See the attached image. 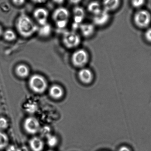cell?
Here are the masks:
<instances>
[{
	"instance_id": "cell-18",
	"label": "cell",
	"mask_w": 151,
	"mask_h": 151,
	"mask_svg": "<svg viewBox=\"0 0 151 151\" xmlns=\"http://www.w3.org/2000/svg\"><path fill=\"white\" fill-rule=\"evenodd\" d=\"M52 30V26L47 23L39 27L37 32L40 36L46 37L50 35Z\"/></svg>"
},
{
	"instance_id": "cell-24",
	"label": "cell",
	"mask_w": 151,
	"mask_h": 151,
	"mask_svg": "<svg viewBox=\"0 0 151 151\" xmlns=\"http://www.w3.org/2000/svg\"><path fill=\"white\" fill-rule=\"evenodd\" d=\"M145 39L148 42L151 43V28L147 29L145 32L144 35Z\"/></svg>"
},
{
	"instance_id": "cell-19",
	"label": "cell",
	"mask_w": 151,
	"mask_h": 151,
	"mask_svg": "<svg viewBox=\"0 0 151 151\" xmlns=\"http://www.w3.org/2000/svg\"><path fill=\"white\" fill-rule=\"evenodd\" d=\"M3 36L4 39L8 42L14 41L17 38V35L15 32L11 29L6 30L3 33Z\"/></svg>"
},
{
	"instance_id": "cell-12",
	"label": "cell",
	"mask_w": 151,
	"mask_h": 151,
	"mask_svg": "<svg viewBox=\"0 0 151 151\" xmlns=\"http://www.w3.org/2000/svg\"><path fill=\"white\" fill-rule=\"evenodd\" d=\"M79 29L83 37L88 38L92 36L95 32V25L90 23H83L80 25Z\"/></svg>"
},
{
	"instance_id": "cell-4",
	"label": "cell",
	"mask_w": 151,
	"mask_h": 151,
	"mask_svg": "<svg viewBox=\"0 0 151 151\" xmlns=\"http://www.w3.org/2000/svg\"><path fill=\"white\" fill-rule=\"evenodd\" d=\"M62 40L64 46L68 49L77 47L81 42L80 35L73 30L64 32Z\"/></svg>"
},
{
	"instance_id": "cell-22",
	"label": "cell",
	"mask_w": 151,
	"mask_h": 151,
	"mask_svg": "<svg viewBox=\"0 0 151 151\" xmlns=\"http://www.w3.org/2000/svg\"><path fill=\"white\" fill-rule=\"evenodd\" d=\"M145 0H131L132 6L135 8H141L144 5Z\"/></svg>"
},
{
	"instance_id": "cell-11",
	"label": "cell",
	"mask_w": 151,
	"mask_h": 151,
	"mask_svg": "<svg viewBox=\"0 0 151 151\" xmlns=\"http://www.w3.org/2000/svg\"><path fill=\"white\" fill-rule=\"evenodd\" d=\"M109 12L103 9L101 12L93 16V24L94 25L102 26L106 24L110 19Z\"/></svg>"
},
{
	"instance_id": "cell-7",
	"label": "cell",
	"mask_w": 151,
	"mask_h": 151,
	"mask_svg": "<svg viewBox=\"0 0 151 151\" xmlns=\"http://www.w3.org/2000/svg\"><path fill=\"white\" fill-rule=\"evenodd\" d=\"M73 20L72 27L75 31L76 29H79L86 16V12L84 9L80 6H76L73 10Z\"/></svg>"
},
{
	"instance_id": "cell-13",
	"label": "cell",
	"mask_w": 151,
	"mask_h": 151,
	"mask_svg": "<svg viewBox=\"0 0 151 151\" xmlns=\"http://www.w3.org/2000/svg\"><path fill=\"white\" fill-rule=\"evenodd\" d=\"M120 4V0H103V9L109 13L117 9Z\"/></svg>"
},
{
	"instance_id": "cell-1",
	"label": "cell",
	"mask_w": 151,
	"mask_h": 151,
	"mask_svg": "<svg viewBox=\"0 0 151 151\" xmlns=\"http://www.w3.org/2000/svg\"><path fill=\"white\" fill-rule=\"evenodd\" d=\"M16 26L20 35L25 38L30 37L37 32L39 27L30 17L24 14L19 16Z\"/></svg>"
},
{
	"instance_id": "cell-26",
	"label": "cell",
	"mask_w": 151,
	"mask_h": 151,
	"mask_svg": "<svg viewBox=\"0 0 151 151\" xmlns=\"http://www.w3.org/2000/svg\"><path fill=\"white\" fill-rule=\"evenodd\" d=\"M26 0H12V1L14 5L17 6H21L24 5Z\"/></svg>"
},
{
	"instance_id": "cell-8",
	"label": "cell",
	"mask_w": 151,
	"mask_h": 151,
	"mask_svg": "<svg viewBox=\"0 0 151 151\" xmlns=\"http://www.w3.org/2000/svg\"><path fill=\"white\" fill-rule=\"evenodd\" d=\"M24 128L27 133L34 134L40 129V124L38 120L33 117L26 118L24 122Z\"/></svg>"
},
{
	"instance_id": "cell-27",
	"label": "cell",
	"mask_w": 151,
	"mask_h": 151,
	"mask_svg": "<svg viewBox=\"0 0 151 151\" xmlns=\"http://www.w3.org/2000/svg\"><path fill=\"white\" fill-rule=\"evenodd\" d=\"M32 2L36 4H42L45 3L47 0H31Z\"/></svg>"
},
{
	"instance_id": "cell-10",
	"label": "cell",
	"mask_w": 151,
	"mask_h": 151,
	"mask_svg": "<svg viewBox=\"0 0 151 151\" xmlns=\"http://www.w3.org/2000/svg\"><path fill=\"white\" fill-rule=\"evenodd\" d=\"M79 80L85 84L92 83L93 79V74L91 70L86 67L81 68L78 73Z\"/></svg>"
},
{
	"instance_id": "cell-20",
	"label": "cell",
	"mask_w": 151,
	"mask_h": 151,
	"mask_svg": "<svg viewBox=\"0 0 151 151\" xmlns=\"http://www.w3.org/2000/svg\"><path fill=\"white\" fill-rule=\"evenodd\" d=\"M8 136L5 133L0 132V150L4 149L8 145Z\"/></svg>"
},
{
	"instance_id": "cell-14",
	"label": "cell",
	"mask_w": 151,
	"mask_h": 151,
	"mask_svg": "<svg viewBox=\"0 0 151 151\" xmlns=\"http://www.w3.org/2000/svg\"><path fill=\"white\" fill-rule=\"evenodd\" d=\"M29 145L32 151H42L44 149V142L39 137L32 138L30 140Z\"/></svg>"
},
{
	"instance_id": "cell-23",
	"label": "cell",
	"mask_w": 151,
	"mask_h": 151,
	"mask_svg": "<svg viewBox=\"0 0 151 151\" xmlns=\"http://www.w3.org/2000/svg\"><path fill=\"white\" fill-rule=\"evenodd\" d=\"M8 122L6 119L1 117L0 118V129H4L8 127Z\"/></svg>"
},
{
	"instance_id": "cell-9",
	"label": "cell",
	"mask_w": 151,
	"mask_h": 151,
	"mask_svg": "<svg viewBox=\"0 0 151 151\" xmlns=\"http://www.w3.org/2000/svg\"><path fill=\"white\" fill-rule=\"evenodd\" d=\"M48 14L47 10L42 8L36 9L33 12L34 17L41 26L44 25L48 23Z\"/></svg>"
},
{
	"instance_id": "cell-15",
	"label": "cell",
	"mask_w": 151,
	"mask_h": 151,
	"mask_svg": "<svg viewBox=\"0 0 151 151\" xmlns=\"http://www.w3.org/2000/svg\"><path fill=\"white\" fill-rule=\"evenodd\" d=\"M63 91L62 88L58 85H54L50 88V95L54 99L60 98L63 96Z\"/></svg>"
},
{
	"instance_id": "cell-30",
	"label": "cell",
	"mask_w": 151,
	"mask_h": 151,
	"mask_svg": "<svg viewBox=\"0 0 151 151\" xmlns=\"http://www.w3.org/2000/svg\"><path fill=\"white\" fill-rule=\"evenodd\" d=\"M69 1L71 4L76 5V4H79L81 1V0H69Z\"/></svg>"
},
{
	"instance_id": "cell-29",
	"label": "cell",
	"mask_w": 151,
	"mask_h": 151,
	"mask_svg": "<svg viewBox=\"0 0 151 151\" xmlns=\"http://www.w3.org/2000/svg\"><path fill=\"white\" fill-rule=\"evenodd\" d=\"M52 1L55 4L59 5H62L65 1V0H52Z\"/></svg>"
},
{
	"instance_id": "cell-32",
	"label": "cell",
	"mask_w": 151,
	"mask_h": 151,
	"mask_svg": "<svg viewBox=\"0 0 151 151\" xmlns=\"http://www.w3.org/2000/svg\"><path fill=\"white\" fill-rule=\"evenodd\" d=\"M54 151L52 150H48V151Z\"/></svg>"
},
{
	"instance_id": "cell-31",
	"label": "cell",
	"mask_w": 151,
	"mask_h": 151,
	"mask_svg": "<svg viewBox=\"0 0 151 151\" xmlns=\"http://www.w3.org/2000/svg\"><path fill=\"white\" fill-rule=\"evenodd\" d=\"M3 33L2 30V28L0 26V36L2 35Z\"/></svg>"
},
{
	"instance_id": "cell-5",
	"label": "cell",
	"mask_w": 151,
	"mask_h": 151,
	"mask_svg": "<svg viewBox=\"0 0 151 151\" xmlns=\"http://www.w3.org/2000/svg\"><path fill=\"white\" fill-rule=\"evenodd\" d=\"M133 21L137 27L145 29L150 25L151 22V15L146 10H140L135 14Z\"/></svg>"
},
{
	"instance_id": "cell-2",
	"label": "cell",
	"mask_w": 151,
	"mask_h": 151,
	"mask_svg": "<svg viewBox=\"0 0 151 151\" xmlns=\"http://www.w3.org/2000/svg\"><path fill=\"white\" fill-rule=\"evenodd\" d=\"M70 14L69 11L64 7L57 8L52 14V19L57 27L63 29L68 24Z\"/></svg>"
},
{
	"instance_id": "cell-28",
	"label": "cell",
	"mask_w": 151,
	"mask_h": 151,
	"mask_svg": "<svg viewBox=\"0 0 151 151\" xmlns=\"http://www.w3.org/2000/svg\"><path fill=\"white\" fill-rule=\"evenodd\" d=\"M118 151H131L130 149L127 146H122L120 147Z\"/></svg>"
},
{
	"instance_id": "cell-3",
	"label": "cell",
	"mask_w": 151,
	"mask_h": 151,
	"mask_svg": "<svg viewBox=\"0 0 151 151\" xmlns=\"http://www.w3.org/2000/svg\"><path fill=\"white\" fill-rule=\"evenodd\" d=\"M89 54L86 50L82 48L78 49L72 55V63L77 68H83L89 62Z\"/></svg>"
},
{
	"instance_id": "cell-16",
	"label": "cell",
	"mask_w": 151,
	"mask_h": 151,
	"mask_svg": "<svg viewBox=\"0 0 151 151\" xmlns=\"http://www.w3.org/2000/svg\"><path fill=\"white\" fill-rule=\"evenodd\" d=\"M87 9L89 12L93 16L99 14L103 10L102 9L100 4L96 1L90 3L88 6Z\"/></svg>"
},
{
	"instance_id": "cell-25",
	"label": "cell",
	"mask_w": 151,
	"mask_h": 151,
	"mask_svg": "<svg viewBox=\"0 0 151 151\" xmlns=\"http://www.w3.org/2000/svg\"><path fill=\"white\" fill-rule=\"evenodd\" d=\"M6 151H23L20 148L15 145H12L7 148Z\"/></svg>"
},
{
	"instance_id": "cell-21",
	"label": "cell",
	"mask_w": 151,
	"mask_h": 151,
	"mask_svg": "<svg viewBox=\"0 0 151 151\" xmlns=\"http://www.w3.org/2000/svg\"><path fill=\"white\" fill-rule=\"evenodd\" d=\"M47 143L50 147H54L58 143V139L55 136L51 134L47 136Z\"/></svg>"
},
{
	"instance_id": "cell-17",
	"label": "cell",
	"mask_w": 151,
	"mask_h": 151,
	"mask_svg": "<svg viewBox=\"0 0 151 151\" xmlns=\"http://www.w3.org/2000/svg\"><path fill=\"white\" fill-rule=\"evenodd\" d=\"M16 74L19 77L24 78L27 77L29 74V70L27 66L24 64H19L16 67Z\"/></svg>"
},
{
	"instance_id": "cell-6",
	"label": "cell",
	"mask_w": 151,
	"mask_h": 151,
	"mask_svg": "<svg viewBox=\"0 0 151 151\" xmlns=\"http://www.w3.org/2000/svg\"><path fill=\"white\" fill-rule=\"evenodd\" d=\"M29 85L31 88L35 92L42 93L47 88V83L45 79L40 75L35 74L30 78Z\"/></svg>"
}]
</instances>
